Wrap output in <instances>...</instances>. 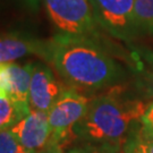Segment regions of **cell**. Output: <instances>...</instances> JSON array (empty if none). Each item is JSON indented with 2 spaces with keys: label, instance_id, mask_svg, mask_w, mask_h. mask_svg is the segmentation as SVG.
Returning <instances> with one entry per match:
<instances>
[{
  "label": "cell",
  "instance_id": "1",
  "mask_svg": "<svg viewBox=\"0 0 153 153\" xmlns=\"http://www.w3.org/2000/svg\"><path fill=\"white\" fill-rule=\"evenodd\" d=\"M68 88L78 92H99L117 86L126 73L90 36L60 33L44 42L41 56Z\"/></svg>",
  "mask_w": 153,
  "mask_h": 153
},
{
  "label": "cell",
  "instance_id": "2",
  "mask_svg": "<svg viewBox=\"0 0 153 153\" xmlns=\"http://www.w3.org/2000/svg\"><path fill=\"white\" fill-rule=\"evenodd\" d=\"M146 104L115 86L90 100L83 118L74 128L76 141L121 146L140 121Z\"/></svg>",
  "mask_w": 153,
  "mask_h": 153
},
{
  "label": "cell",
  "instance_id": "3",
  "mask_svg": "<svg viewBox=\"0 0 153 153\" xmlns=\"http://www.w3.org/2000/svg\"><path fill=\"white\" fill-rule=\"evenodd\" d=\"M90 100L71 88H65L51 109L48 111L50 141L47 149L66 153L76 141L74 128L85 115Z\"/></svg>",
  "mask_w": 153,
  "mask_h": 153
},
{
  "label": "cell",
  "instance_id": "4",
  "mask_svg": "<svg viewBox=\"0 0 153 153\" xmlns=\"http://www.w3.org/2000/svg\"><path fill=\"white\" fill-rule=\"evenodd\" d=\"M50 19L61 33L92 36L97 22L88 0H44Z\"/></svg>",
  "mask_w": 153,
  "mask_h": 153
},
{
  "label": "cell",
  "instance_id": "5",
  "mask_svg": "<svg viewBox=\"0 0 153 153\" xmlns=\"http://www.w3.org/2000/svg\"><path fill=\"white\" fill-rule=\"evenodd\" d=\"M134 4L135 0H91L95 22L110 35L125 42L138 36Z\"/></svg>",
  "mask_w": 153,
  "mask_h": 153
},
{
  "label": "cell",
  "instance_id": "6",
  "mask_svg": "<svg viewBox=\"0 0 153 153\" xmlns=\"http://www.w3.org/2000/svg\"><path fill=\"white\" fill-rule=\"evenodd\" d=\"M34 64H0V98L9 99L24 117L31 112L28 91Z\"/></svg>",
  "mask_w": 153,
  "mask_h": 153
},
{
  "label": "cell",
  "instance_id": "7",
  "mask_svg": "<svg viewBox=\"0 0 153 153\" xmlns=\"http://www.w3.org/2000/svg\"><path fill=\"white\" fill-rule=\"evenodd\" d=\"M65 88L56 78L51 68L42 64H34L28 91L31 110L48 112Z\"/></svg>",
  "mask_w": 153,
  "mask_h": 153
},
{
  "label": "cell",
  "instance_id": "8",
  "mask_svg": "<svg viewBox=\"0 0 153 153\" xmlns=\"http://www.w3.org/2000/svg\"><path fill=\"white\" fill-rule=\"evenodd\" d=\"M18 142L31 153H40L47 150L50 141V125L48 112L31 110L10 128Z\"/></svg>",
  "mask_w": 153,
  "mask_h": 153
},
{
  "label": "cell",
  "instance_id": "9",
  "mask_svg": "<svg viewBox=\"0 0 153 153\" xmlns=\"http://www.w3.org/2000/svg\"><path fill=\"white\" fill-rule=\"evenodd\" d=\"M43 44L16 33L0 35V64H8L27 55L41 56Z\"/></svg>",
  "mask_w": 153,
  "mask_h": 153
},
{
  "label": "cell",
  "instance_id": "10",
  "mask_svg": "<svg viewBox=\"0 0 153 153\" xmlns=\"http://www.w3.org/2000/svg\"><path fill=\"white\" fill-rule=\"evenodd\" d=\"M133 59L136 68L137 88L143 97L153 99V50L135 52Z\"/></svg>",
  "mask_w": 153,
  "mask_h": 153
},
{
  "label": "cell",
  "instance_id": "11",
  "mask_svg": "<svg viewBox=\"0 0 153 153\" xmlns=\"http://www.w3.org/2000/svg\"><path fill=\"white\" fill-rule=\"evenodd\" d=\"M135 26L138 35L153 34V0H135Z\"/></svg>",
  "mask_w": 153,
  "mask_h": 153
},
{
  "label": "cell",
  "instance_id": "12",
  "mask_svg": "<svg viewBox=\"0 0 153 153\" xmlns=\"http://www.w3.org/2000/svg\"><path fill=\"white\" fill-rule=\"evenodd\" d=\"M123 153H153V136L144 134L142 129L133 131L123 145Z\"/></svg>",
  "mask_w": 153,
  "mask_h": 153
},
{
  "label": "cell",
  "instance_id": "13",
  "mask_svg": "<svg viewBox=\"0 0 153 153\" xmlns=\"http://www.w3.org/2000/svg\"><path fill=\"white\" fill-rule=\"evenodd\" d=\"M23 116L9 99L0 98V131L10 129Z\"/></svg>",
  "mask_w": 153,
  "mask_h": 153
},
{
  "label": "cell",
  "instance_id": "14",
  "mask_svg": "<svg viewBox=\"0 0 153 153\" xmlns=\"http://www.w3.org/2000/svg\"><path fill=\"white\" fill-rule=\"evenodd\" d=\"M66 153H123L121 146L114 144H95L83 143L71 146Z\"/></svg>",
  "mask_w": 153,
  "mask_h": 153
},
{
  "label": "cell",
  "instance_id": "15",
  "mask_svg": "<svg viewBox=\"0 0 153 153\" xmlns=\"http://www.w3.org/2000/svg\"><path fill=\"white\" fill-rule=\"evenodd\" d=\"M0 153H31L18 142L10 129L0 131Z\"/></svg>",
  "mask_w": 153,
  "mask_h": 153
},
{
  "label": "cell",
  "instance_id": "16",
  "mask_svg": "<svg viewBox=\"0 0 153 153\" xmlns=\"http://www.w3.org/2000/svg\"><path fill=\"white\" fill-rule=\"evenodd\" d=\"M141 123V129L144 134L153 136V102L149 104L144 111L143 116L140 119Z\"/></svg>",
  "mask_w": 153,
  "mask_h": 153
},
{
  "label": "cell",
  "instance_id": "17",
  "mask_svg": "<svg viewBox=\"0 0 153 153\" xmlns=\"http://www.w3.org/2000/svg\"><path fill=\"white\" fill-rule=\"evenodd\" d=\"M40 153H60V152L55 151V150H51V149H47L45 151H43V152H40Z\"/></svg>",
  "mask_w": 153,
  "mask_h": 153
},
{
  "label": "cell",
  "instance_id": "18",
  "mask_svg": "<svg viewBox=\"0 0 153 153\" xmlns=\"http://www.w3.org/2000/svg\"><path fill=\"white\" fill-rule=\"evenodd\" d=\"M28 2H30V4H34V2H35V1H36V0H27Z\"/></svg>",
  "mask_w": 153,
  "mask_h": 153
}]
</instances>
